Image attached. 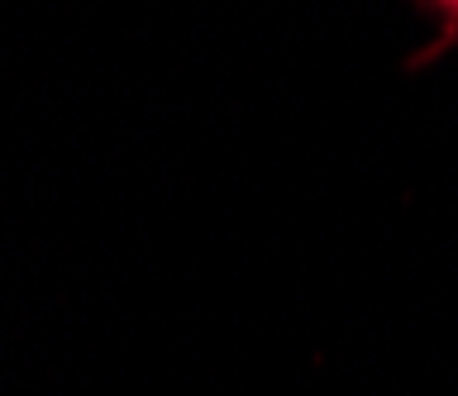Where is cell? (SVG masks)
<instances>
[{"label": "cell", "mask_w": 458, "mask_h": 396, "mask_svg": "<svg viewBox=\"0 0 458 396\" xmlns=\"http://www.w3.org/2000/svg\"><path fill=\"white\" fill-rule=\"evenodd\" d=\"M429 5H439V10H444V20L458 24V0H429Z\"/></svg>", "instance_id": "6da1fadb"}]
</instances>
